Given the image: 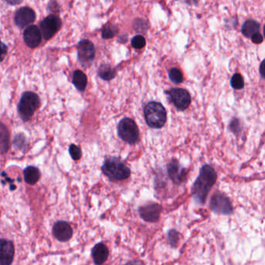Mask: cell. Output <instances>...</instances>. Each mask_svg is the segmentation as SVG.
I'll return each mask as SVG.
<instances>
[{"label": "cell", "instance_id": "obj_20", "mask_svg": "<svg viewBox=\"0 0 265 265\" xmlns=\"http://www.w3.org/2000/svg\"><path fill=\"white\" fill-rule=\"evenodd\" d=\"M98 75L102 80L109 81L115 77L116 71L109 65H102L98 69Z\"/></svg>", "mask_w": 265, "mask_h": 265}, {"label": "cell", "instance_id": "obj_4", "mask_svg": "<svg viewBox=\"0 0 265 265\" xmlns=\"http://www.w3.org/2000/svg\"><path fill=\"white\" fill-rule=\"evenodd\" d=\"M41 105L39 96L34 92H26L20 98L18 112L22 120L28 122Z\"/></svg>", "mask_w": 265, "mask_h": 265}, {"label": "cell", "instance_id": "obj_28", "mask_svg": "<svg viewBox=\"0 0 265 265\" xmlns=\"http://www.w3.org/2000/svg\"><path fill=\"white\" fill-rule=\"evenodd\" d=\"M251 41H252L254 44H260V43L263 42V38L260 33H257V34H254V36L251 38Z\"/></svg>", "mask_w": 265, "mask_h": 265}, {"label": "cell", "instance_id": "obj_12", "mask_svg": "<svg viewBox=\"0 0 265 265\" xmlns=\"http://www.w3.org/2000/svg\"><path fill=\"white\" fill-rule=\"evenodd\" d=\"M52 233L57 240L60 242H67L73 237L74 230L67 222L58 221L53 226Z\"/></svg>", "mask_w": 265, "mask_h": 265}, {"label": "cell", "instance_id": "obj_31", "mask_svg": "<svg viewBox=\"0 0 265 265\" xmlns=\"http://www.w3.org/2000/svg\"><path fill=\"white\" fill-rule=\"evenodd\" d=\"M2 49H3V54H2V59H4V56H5V54H4V52H6V49H7V47H6L5 44L3 43L2 44Z\"/></svg>", "mask_w": 265, "mask_h": 265}, {"label": "cell", "instance_id": "obj_26", "mask_svg": "<svg viewBox=\"0 0 265 265\" xmlns=\"http://www.w3.org/2000/svg\"><path fill=\"white\" fill-rule=\"evenodd\" d=\"M68 151H69L70 156L74 160H79L81 158L82 151L80 147L74 145V144L70 145Z\"/></svg>", "mask_w": 265, "mask_h": 265}, {"label": "cell", "instance_id": "obj_24", "mask_svg": "<svg viewBox=\"0 0 265 265\" xmlns=\"http://www.w3.org/2000/svg\"><path fill=\"white\" fill-rule=\"evenodd\" d=\"M9 145V135L8 132L6 129L4 125L1 126V147H2L3 153L7 151Z\"/></svg>", "mask_w": 265, "mask_h": 265}, {"label": "cell", "instance_id": "obj_11", "mask_svg": "<svg viewBox=\"0 0 265 265\" xmlns=\"http://www.w3.org/2000/svg\"><path fill=\"white\" fill-rule=\"evenodd\" d=\"M35 19L36 13L30 7H22L15 13V23L20 28H25V27L31 25L34 23Z\"/></svg>", "mask_w": 265, "mask_h": 265}, {"label": "cell", "instance_id": "obj_25", "mask_svg": "<svg viewBox=\"0 0 265 265\" xmlns=\"http://www.w3.org/2000/svg\"><path fill=\"white\" fill-rule=\"evenodd\" d=\"M132 47L136 49H141L145 47L146 39L142 35H136L132 40Z\"/></svg>", "mask_w": 265, "mask_h": 265}, {"label": "cell", "instance_id": "obj_7", "mask_svg": "<svg viewBox=\"0 0 265 265\" xmlns=\"http://www.w3.org/2000/svg\"><path fill=\"white\" fill-rule=\"evenodd\" d=\"M171 102L180 111L187 109L191 103V98L187 90L181 88H173L167 92Z\"/></svg>", "mask_w": 265, "mask_h": 265}, {"label": "cell", "instance_id": "obj_22", "mask_svg": "<svg viewBox=\"0 0 265 265\" xmlns=\"http://www.w3.org/2000/svg\"><path fill=\"white\" fill-rule=\"evenodd\" d=\"M230 84L235 90L243 89L244 87V81L241 74H235L230 80Z\"/></svg>", "mask_w": 265, "mask_h": 265}, {"label": "cell", "instance_id": "obj_2", "mask_svg": "<svg viewBox=\"0 0 265 265\" xmlns=\"http://www.w3.org/2000/svg\"><path fill=\"white\" fill-rule=\"evenodd\" d=\"M104 175L111 181H122L130 177L131 171L118 158H108L104 161L102 167Z\"/></svg>", "mask_w": 265, "mask_h": 265}, {"label": "cell", "instance_id": "obj_13", "mask_svg": "<svg viewBox=\"0 0 265 265\" xmlns=\"http://www.w3.org/2000/svg\"><path fill=\"white\" fill-rule=\"evenodd\" d=\"M41 39H42V34L38 27L31 25L25 29L23 32V40L28 47L35 49L41 44Z\"/></svg>", "mask_w": 265, "mask_h": 265}, {"label": "cell", "instance_id": "obj_5", "mask_svg": "<svg viewBox=\"0 0 265 265\" xmlns=\"http://www.w3.org/2000/svg\"><path fill=\"white\" fill-rule=\"evenodd\" d=\"M119 137L125 142L135 144L139 139V131L138 126L132 119L126 117L119 122L117 126Z\"/></svg>", "mask_w": 265, "mask_h": 265}, {"label": "cell", "instance_id": "obj_8", "mask_svg": "<svg viewBox=\"0 0 265 265\" xmlns=\"http://www.w3.org/2000/svg\"><path fill=\"white\" fill-rule=\"evenodd\" d=\"M62 27V21L56 15H49L40 23V30L43 38L49 40L54 36Z\"/></svg>", "mask_w": 265, "mask_h": 265}, {"label": "cell", "instance_id": "obj_23", "mask_svg": "<svg viewBox=\"0 0 265 265\" xmlns=\"http://www.w3.org/2000/svg\"><path fill=\"white\" fill-rule=\"evenodd\" d=\"M117 28L114 25H106L102 30V37L104 39H109L115 36Z\"/></svg>", "mask_w": 265, "mask_h": 265}, {"label": "cell", "instance_id": "obj_10", "mask_svg": "<svg viewBox=\"0 0 265 265\" xmlns=\"http://www.w3.org/2000/svg\"><path fill=\"white\" fill-rule=\"evenodd\" d=\"M162 207L159 204L149 203L138 208V213L144 221L156 223L161 214Z\"/></svg>", "mask_w": 265, "mask_h": 265}, {"label": "cell", "instance_id": "obj_30", "mask_svg": "<svg viewBox=\"0 0 265 265\" xmlns=\"http://www.w3.org/2000/svg\"><path fill=\"white\" fill-rule=\"evenodd\" d=\"M126 265H142V263L138 260H132V261L128 262Z\"/></svg>", "mask_w": 265, "mask_h": 265}, {"label": "cell", "instance_id": "obj_16", "mask_svg": "<svg viewBox=\"0 0 265 265\" xmlns=\"http://www.w3.org/2000/svg\"><path fill=\"white\" fill-rule=\"evenodd\" d=\"M109 251L105 244L99 243L96 244L92 249V257L95 264L101 265L108 260Z\"/></svg>", "mask_w": 265, "mask_h": 265}, {"label": "cell", "instance_id": "obj_19", "mask_svg": "<svg viewBox=\"0 0 265 265\" xmlns=\"http://www.w3.org/2000/svg\"><path fill=\"white\" fill-rule=\"evenodd\" d=\"M73 83L77 87V90L83 91L87 85V77L84 73L80 70H77L73 76Z\"/></svg>", "mask_w": 265, "mask_h": 265}, {"label": "cell", "instance_id": "obj_3", "mask_svg": "<svg viewBox=\"0 0 265 265\" xmlns=\"http://www.w3.org/2000/svg\"><path fill=\"white\" fill-rule=\"evenodd\" d=\"M144 114L146 122L153 129H161L167 118V114L163 104L156 101H152L146 105Z\"/></svg>", "mask_w": 265, "mask_h": 265}, {"label": "cell", "instance_id": "obj_1", "mask_svg": "<svg viewBox=\"0 0 265 265\" xmlns=\"http://www.w3.org/2000/svg\"><path fill=\"white\" fill-rule=\"evenodd\" d=\"M217 181V174L210 165H204L200 170L199 177L194 183L192 196L199 205H204L211 187Z\"/></svg>", "mask_w": 265, "mask_h": 265}, {"label": "cell", "instance_id": "obj_32", "mask_svg": "<svg viewBox=\"0 0 265 265\" xmlns=\"http://www.w3.org/2000/svg\"><path fill=\"white\" fill-rule=\"evenodd\" d=\"M263 34H264V38H265V25H264V26H263Z\"/></svg>", "mask_w": 265, "mask_h": 265}, {"label": "cell", "instance_id": "obj_15", "mask_svg": "<svg viewBox=\"0 0 265 265\" xmlns=\"http://www.w3.org/2000/svg\"><path fill=\"white\" fill-rule=\"evenodd\" d=\"M167 172L170 178L176 184H181L185 181L187 171L180 165L178 161L173 160L167 164Z\"/></svg>", "mask_w": 265, "mask_h": 265}, {"label": "cell", "instance_id": "obj_9", "mask_svg": "<svg viewBox=\"0 0 265 265\" xmlns=\"http://www.w3.org/2000/svg\"><path fill=\"white\" fill-rule=\"evenodd\" d=\"M210 208L215 213L223 215H231L233 211L231 202L222 193H215L214 195L211 200Z\"/></svg>", "mask_w": 265, "mask_h": 265}, {"label": "cell", "instance_id": "obj_18", "mask_svg": "<svg viewBox=\"0 0 265 265\" xmlns=\"http://www.w3.org/2000/svg\"><path fill=\"white\" fill-rule=\"evenodd\" d=\"M260 23L254 20H248L244 22V25H242L243 34L247 38H251L254 36V34L260 33Z\"/></svg>", "mask_w": 265, "mask_h": 265}, {"label": "cell", "instance_id": "obj_17", "mask_svg": "<svg viewBox=\"0 0 265 265\" xmlns=\"http://www.w3.org/2000/svg\"><path fill=\"white\" fill-rule=\"evenodd\" d=\"M40 178H41V172H40L39 169L35 166H28L23 171V178H25V182L30 185H34L38 183Z\"/></svg>", "mask_w": 265, "mask_h": 265}, {"label": "cell", "instance_id": "obj_27", "mask_svg": "<svg viewBox=\"0 0 265 265\" xmlns=\"http://www.w3.org/2000/svg\"><path fill=\"white\" fill-rule=\"evenodd\" d=\"M167 237L171 245L174 247H177L178 241H179V234H178V232L174 230V229L170 230L169 233H168Z\"/></svg>", "mask_w": 265, "mask_h": 265}, {"label": "cell", "instance_id": "obj_6", "mask_svg": "<svg viewBox=\"0 0 265 265\" xmlns=\"http://www.w3.org/2000/svg\"><path fill=\"white\" fill-rule=\"evenodd\" d=\"M78 59L83 67H89L94 59L95 47L93 43L89 40H82L77 47Z\"/></svg>", "mask_w": 265, "mask_h": 265}, {"label": "cell", "instance_id": "obj_21", "mask_svg": "<svg viewBox=\"0 0 265 265\" xmlns=\"http://www.w3.org/2000/svg\"><path fill=\"white\" fill-rule=\"evenodd\" d=\"M168 75H169L170 80L176 84H179L184 80L182 73L181 70L177 68H171L168 72Z\"/></svg>", "mask_w": 265, "mask_h": 265}, {"label": "cell", "instance_id": "obj_29", "mask_svg": "<svg viewBox=\"0 0 265 265\" xmlns=\"http://www.w3.org/2000/svg\"><path fill=\"white\" fill-rule=\"evenodd\" d=\"M260 74L261 77L265 79V59H263L261 63H260Z\"/></svg>", "mask_w": 265, "mask_h": 265}, {"label": "cell", "instance_id": "obj_14", "mask_svg": "<svg viewBox=\"0 0 265 265\" xmlns=\"http://www.w3.org/2000/svg\"><path fill=\"white\" fill-rule=\"evenodd\" d=\"M0 263L1 265H10L13 261L15 254L14 244L8 239L0 240Z\"/></svg>", "mask_w": 265, "mask_h": 265}]
</instances>
